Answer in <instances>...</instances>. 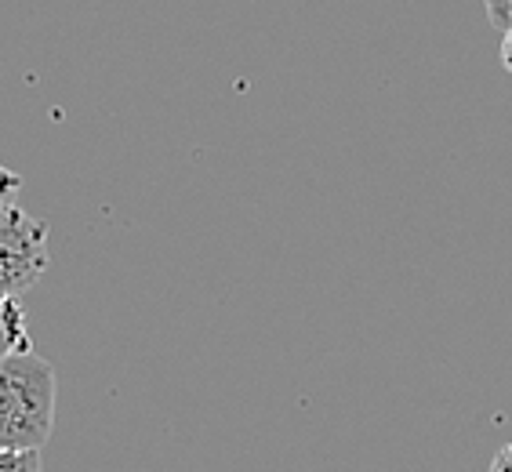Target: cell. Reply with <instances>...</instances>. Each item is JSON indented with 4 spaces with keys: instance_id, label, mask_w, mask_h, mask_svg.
Wrapping results in <instances>:
<instances>
[{
    "instance_id": "obj_1",
    "label": "cell",
    "mask_w": 512,
    "mask_h": 472,
    "mask_svg": "<svg viewBox=\"0 0 512 472\" xmlns=\"http://www.w3.org/2000/svg\"><path fill=\"white\" fill-rule=\"evenodd\" d=\"M55 367L33 349L0 360V451H40L55 429Z\"/></svg>"
},
{
    "instance_id": "obj_2",
    "label": "cell",
    "mask_w": 512,
    "mask_h": 472,
    "mask_svg": "<svg viewBox=\"0 0 512 472\" xmlns=\"http://www.w3.org/2000/svg\"><path fill=\"white\" fill-rule=\"evenodd\" d=\"M48 262V226L15 204L0 218V298L26 295Z\"/></svg>"
},
{
    "instance_id": "obj_3",
    "label": "cell",
    "mask_w": 512,
    "mask_h": 472,
    "mask_svg": "<svg viewBox=\"0 0 512 472\" xmlns=\"http://www.w3.org/2000/svg\"><path fill=\"white\" fill-rule=\"evenodd\" d=\"M30 349V324L19 298H0V360Z\"/></svg>"
},
{
    "instance_id": "obj_4",
    "label": "cell",
    "mask_w": 512,
    "mask_h": 472,
    "mask_svg": "<svg viewBox=\"0 0 512 472\" xmlns=\"http://www.w3.org/2000/svg\"><path fill=\"white\" fill-rule=\"evenodd\" d=\"M0 472H40V451H0Z\"/></svg>"
},
{
    "instance_id": "obj_5",
    "label": "cell",
    "mask_w": 512,
    "mask_h": 472,
    "mask_svg": "<svg viewBox=\"0 0 512 472\" xmlns=\"http://www.w3.org/2000/svg\"><path fill=\"white\" fill-rule=\"evenodd\" d=\"M19 189H22V178L15 175L11 168H4V164H0V218H4L11 211V207H15V197H19Z\"/></svg>"
},
{
    "instance_id": "obj_6",
    "label": "cell",
    "mask_w": 512,
    "mask_h": 472,
    "mask_svg": "<svg viewBox=\"0 0 512 472\" xmlns=\"http://www.w3.org/2000/svg\"><path fill=\"white\" fill-rule=\"evenodd\" d=\"M483 11H487L491 26H502V30L512 26V0H483Z\"/></svg>"
},
{
    "instance_id": "obj_7",
    "label": "cell",
    "mask_w": 512,
    "mask_h": 472,
    "mask_svg": "<svg viewBox=\"0 0 512 472\" xmlns=\"http://www.w3.org/2000/svg\"><path fill=\"white\" fill-rule=\"evenodd\" d=\"M491 472H512V443H505L502 451L494 454V462H491Z\"/></svg>"
},
{
    "instance_id": "obj_8",
    "label": "cell",
    "mask_w": 512,
    "mask_h": 472,
    "mask_svg": "<svg viewBox=\"0 0 512 472\" xmlns=\"http://www.w3.org/2000/svg\"><path fill=\"white\" fill-rule=\"evenodd\" d=\"M502 66L512 73V26L505 30V37H502Z\"/></svg>"
}]
</instances>
